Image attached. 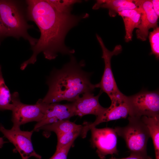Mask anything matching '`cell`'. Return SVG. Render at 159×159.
Here are the masks:
<instances>
[{"instance_id":"cell-1","label":"cell","mask_w":159,"mask_h":159,"mask_svg":"<svg viewBox=\"0 0 159 159\" xmlns=\"http://www.w3.org/2000/svg\"><path fill=\"white\" fill-rule=\"evenodd\" d=\"M26 2L27 19L35 22L41 35L35 45L31 47L32 56L21 64L20 69L23 70L28 65L34 64L41 52L49 60L56 58L59 53L70 56L74 53V49L65 45V37L72 28L81 20L88 17L89 14L78 16L72 14L71 12H59L47 0H27Z\"/></svg>"},{"instance_id":"cell-19","label":"cell","mask_w":159,"mask_h":159,"mask_svg":"<svg viewBox=\"0 0 159 159\" xmlns=\"http://www.w3.org/2000/svg\"><path fill=\"white\" fill-rule=\"evenodd\" d=\"M57 10L61 12H71L73 5L82 1L77 0H47Z\"/></svg>"},{"instance_id":"cell-14","label":"cell","mask_w":159,"mask_h":159,"mask_svg":"<svg viewBox=\"0 0 159 159\" xmlns=\"http://www.w3.org/2000/svg\"><path fill=\"white\" fill-rule=\"evenodd\" d=\"M118 14L122 17L124 24L125 31V41L127 42L131 41L133 31L134 29L137 28L140 22V10L138 8L135 9H126Z\"/></svg>"},{"instance_id":"cell-25","label":"cell","mask_w":159,"mask_h":159,"mask_svg":"<svg viewBox=\"0 0 159 159\" xmlns=\"http://www.w3.org/2000/svg\"><path fill=\"white\" fill-rule=\"evenodd\" d=\"M152 3L153 9L159 17V1L158 0H151Z\"/></svg>"},{"instance_id":"cell-24","label":"cell","mask_w":159,"mask_h":159,"mask_svg":"<svg viewBox=\"0 0 159 159\" xmlns=\"http://www.w3.org/2000/svg\"><path fill=\"white\" fill-rule=\"evenodd\" d=\"M9 37L8 32L0 19V45L4 39Z\"/></svg>"},{"instance_id":"cell-8","label":"cell","mask_w":159,"mask_h":159,"mask_svg":"<svg viewBox=\"0 0 159 159\" xmlns=\"http://www.w3.org/2000/svg\"><path fill=\"white\" fill-rule=\"evenodd\" d=\"M0 131L14 145L22 159H28L32 157L38 159L42 158V156L35 151L32 143L33 130L30 131H22L20 127L14 126L11 129H7L0 124Z\"/></svg>"},{"instance_id":"cell-5","label":"cell","mask_w":159,"mask_h":159,"mask_svg":"<svg viewBox=\"0 0 159 159\" xmlns=\"http://www.w3.org/2000/svg\"><path fill=\"white\" fill-rule=\"evenodd\" d=\"M96 37L102 50V58L103 59L105 63L104 72L100 82L97 84L98 88H100L101 91L107 95L111 101L109 107L112 108L124 102L126 96L119 89L111 67L112 57L120 54L122 50V47L120 45H118L115 46L112 51H110L105 47L101 37L97 34Z\"/></svg>"},{"instance_id":"cell-4","label":"cell","mask_w":159,"mask_h":159,"mask_svg":"<svg viewBox=\"0 0 159 159\" xmlns=\"http://www.w3.org/2000/svg\"><path fill=\"white\" fill-rule=\"evenodd\" d=\"M128 119L127 126L115 127L117 135L125 140L130 155L142 159H152L147 152V142L150 137L148 127L141 117L129 116Z\"/></svg>"},{"instance_id":"cell-21","label":"cell","mask_w":159,"mask_h":159,"mask_svg":"<svg viewBox=\"0 0 159 159\" xmlns=\"http://www.w3.org/2000/svg\"><path fill=\"white\" fill-rule=\"evenodd\" d=\"M128 0H98L92 7L93 9L100 8L107 9L109 10L120 6Z\"/></svg>"},{"instance_id":"cell-27","label":"cell","mask_w":159,"mask_h":159,"mask_svg":"<svg viewBox=\"0 0 159 159\" xmlns=\"http://www.w3.org/2000/svg\"><path fill=\"white\" fill-rule=\"evenodd\" d=\"M6 143L4 141L3 138L2 137H0V148H1L3 146L4 144Z\"/></svg>"},{"instance_id":"cell-22","label":"cell","mask_w":159,"mask_h":159,"mask_svg":"<svg viewBox=\"0 0 159 159\" xmlns=\"http://www.w3.org/2000/svg\"><path fill=\"white\" fill-rule=\"evenodd\" d=\"M134 0H128L120 6L109 9V14L111 17H115L119 12L126 9H132L138 8Z\"/></svg>"},{"instance_id":"cell-20","label":"cell","mask_w":159,"mask_h":159,"mask_svg":"<svg viewBox=\"0 0 159 159\" xmlns=\"http://www.w3.org/2000/svg\"><path fill=\"white\" fill-rule=\"evenodd\" d=\"M149 38L151 52L150 54L154 55L156 59L159 58V27H158L150 32Z\"/></svg>"},{"instance_id":"cell-23","label":"cell","mask_w":159,"mask_h":159,"mask_svg":"<svg viewBox=\"0 0 159 159\" xmlns=\"http://www.w3.org/2000/svg\"><path fill=\"white\" fill-rule=\"evenodd\" d=\"M74 141H72L61 148L56 149L54 154L49 159H67L68 152Z\"/></svg>"},{"instance_id":"cell-11","label":"cell","mask_w":159,"mask_h":159,"mask_svg":"<svg viewBox=\"0 0 159 159\" xmlns=\"http://www.w3.org/2000/svg\"><path fill=\"white\" fill-rule=\"evenodd\" d=\"M75 115L72 103L62 104L46 103L45 111L42 119L35 125L33 131H38L41 127L60 121L69 120Z\"/></svg>"},{"instance_id":"cell-10","label":"cell","mask_w":159,"mask_h":159,"mask_svg":"<svg viewBox=\"0 0 159 159\" xmlns=\"http://www.w3.org/2000/svg\"><path fill=\"white\" fill-rule=\"evenodd\" d=\"M141 12L140 22L136 30L137 38L143 41L147 40L149 30L158 27V16L155 12L151 0H134Z\"/></svg>"},{"instance_id":"cell-16","label":"cell","mask_w":159,"mask_h":159,"mask_svg":"<svg viewBox=\"0 0 159 159\" xmlns=\"http://www.w3.org/2000/svg\"><path fill=\"white\" fill-rule=\"evenodd\" d=\"M141 118L149 130L154 145L155 159H159V115L143 116Z\"/></svg>"},{"instance_id":"cell-2","label":"cell","mask_w":159,"mask_h":159,"mask_svg":"<svg viewBox=\"0 0 159 159\" xmlns=\"http://www.w3.org/2000/svg\"><path fill=\"white\" fill-rule=\"evenodd\" d=\"M69 61L60 69H54L48 77L46 84L48 91L42 99L45 103H57L63 100L73 102L81 95L92 92L98 88L97 84L90 81L92 73L84 71L85 64L83 60L78 62L73 55Z\"/></svg>"},{"instance_id":"cell-13","label":"cell","mask_w":159,"mask_h":159,"mask_svg":"<svg viewBox=\"0 0 159 159\" xmlns=\"http://www.w3.org/2000/svg\"><path fill=\"white\" fill-rule=\"evenodd\" d=\"M128 114V107L125 101L112 108L108 107L102 114L96 117L94 122L86 123L82 125L80 135L82 138H85L88 132L91 128L95 127L100 123L121 118H125Z\"/></svg>"},{"instance_id":"cell-12","label":"cell","mask_w":159,"mask_h":159,"mask_svg":"<svg viewBox=\"0 0 159 159\" xmlns=\"http://www.w3.org/2000/svg\"><path fill=\"white\" fill-rule=\"evenodd\" d=\"M102 92L100 90L96 96L92 92H86L72 102L75 115L82 117L91 114L97 117L102 114L107 108L102 107L99 102V97Z\"/></svg>"},{"instance_id":"cell-15","label":"cell","mask_w":159,"mask_h":159,"mask_svg":"<svg viewBox=\"0 0 159 159\" xmlns=\"http://www.w3.org/2000/svg\"><path fill=\"white\" fill-rule=\"evenodd\" d=\"M82 126L69 120H62L43 126L38 131L41 130H43L44 134L45 135L47 133L53 132L57 136L73 130L82 129Z\"/></svg>"},{"instance_id":"cell-7","label":"cell","mask_w":159,"mask_h":159,"mask_svg":"<svg viewBox=\"0 0 159 159\" xmlns=\"http://www.w3.org/2000/svg\"><path fill=\"white\" fill-rule=\"evenodd\" d=\"M14 107L12 110L11 121L13 126L19 127L27 123L33 121L37 122L43 118L45 111L46 103L39 99L34 105H28L21 102L17 92L11 95Z\"/></svg>"},{"instance_id":"cell-6","label":"cell","mask_w":159,"mask_h":159,"mask_svg":"<svg viewBox=\"0 0 159 159\" xmlns=\"http://www.w3.org/2000/svg\"><path fill=\"white\" fill-rule=\"evenodd\" d=\"M125 102L129 109V116L141 117L159 115L158 91L143 90L130 96H126Z\"/></svg>"},{"instance_id":"cell-3","label":"cell","mask_w":159,"mask_h":159,"mask_svg":"<svg viewBox=\"0 0 159 159\" xmlns=\"http://www.w3.org/2000/svg\"><path fill=\"white\" fill-rule=\"evenodd\" d=\"M22 2L17 0H0V19L7 30L9 37L17 39L23 38L33 47L38 39L28 33V30L34 26L28 23L27 5L25 6Z\"/></svg>"},{"instance_id":"cell-9","label":"cell","mask_w":159,"mask_h":159,"mask_svg":"<svg viewBox=\"0 0 159 159\" xmlns=\"http://www.w3.org/2000/svg\"><path fill=\"white\" fill-rule=\"evenodd\" d=\"M90 130L91 143L93 147L96 149V153L100 159H105L108 155L118 154L117 135L114 129L93 127Z\"/></svg>"},{"instance_id":"cell-18","label":"cell","mask_w":159,"mask_h":159,"mask_svg":"<svg viewBox=\"0 0 159 159\" xmlns=\"http://www.w3.org/2000/svg\"><path fill=\"white\" fill-rule=\"evenodd\" d=\"M82 129L73 130L57 135L56 149L61 148L75 139L80 135Z\"/></svg>"},{"instance_id":"cell-17","label":"cell","mask_w":159,"mask_h":159,"mask_svg":"<svg viewBox=\"0 0 159 159\" xmlns=\"http://www.w3.org/2000/svg\"><path fill=\"white\" fill-rule=\"evenodd\" d=\"M13 107L11 95L5 83L0 65V110L12 111Z\"/></svg>"},{"instance_id":"cell-26","label":"cell","mask_w":159,"mask_h":159,"mask_svg":"<svg viewBox=\"0 0 159 159\" xmlns=\"http://www.w3.org/2000/svg\"><path fill=\"white\" fill-rule=\"evenodd\" d=\"M109 159H142L141 158L138 156L130 155V156L126 158H117L112 157Z\"/></svg>"}]
</instances>
